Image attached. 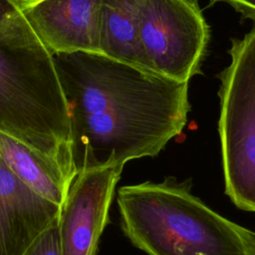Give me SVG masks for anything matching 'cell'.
<instances>
[{
  "instance_id": "6da1fadb",
  "label": "cell",
  "mask_w": 255,
  "mask_h": 255,
  "mask_svg": "<svg viewBox=\"0 0 255 255\" xmlns=\"http://www.w3.org/2000/svg\"><path fill=\"white\" fill-rule=\"evenodd\" d=\"M52 56L68 107L76 173L154 157L185 127L188 83L97 53Z\"/></svg>"
},
{
  "instance_id": "7a4b0ae2",
  "label": "cell",
  "mask_w": 255,
  "mask_h": 255,
  "mask_svg": "<svg viewBox=\"0 0 255 255\" xmlns=\"http://www.w3.org/2000/svg\"><path fill=\"white\" fill-rule=\"evenodd\" d=\"M0 131L76 174L68 107L53 56L20 0H0Z\"/></svg>"
},
{
  "instance_id": "3957f363",
  "label": "cell",
  "mask_w": 255,
  "mask_h": 255,
  "mask_svg": "<svg viewBox=\"0 0 255 255\" xmlns=\"http://www.w3.org/2000/svg\"><path fill=\"white\" fill-rule=\"evenodd\" d=\"M191 186L174 176L121 186L123 234L146 255H255V232L213 210Z\"/></svg>"
},
{
  "instance_id": "277c9868",
  "label": "cell",
  "mask_w": 255,
  "mask_h": 255,
  "mask_svg": "<svg viewBox=\"0 0 255 255\" xmlns=\"http://www.w3.org/2000/svg\"><path fill=\"white\" fill-rule=\"evenodd\" d=\"M231 63L219 75L224 190L240 210L255 212V27L231 39Z\"/></svg>"
},
{
  "instance_id": "5b68a950",
  "label": "cell",
  "mask_w": 255,
  "mask_h": 255,
  "mask_svg": "<svg viewBox=\"0 0 255 255\" xmlns=\"http://www.w3.org/2000/svg\"><path fill=\"white\" fill-rule=\"evenodd\" d=\"M209 39L198 0H139L138 42L145 69L188 83L202 74Z\"/></svg>"
},
{
  "instance_id": "8992f818",
  "label": "cell",
  "mask_w": 255,
  "mask_h": 255,
  "mask_svg": "<svg viewBox=\"0 0 255 255\" xmlns=\"http://www.w3.org/2000/svg\"><path fill=\"white\" fill-rule=\"evenodd\" d=\"M124 165L79 171L58 216L61 255H97Z\"/></svg>"
},
{
  "instance_id": "52a82bcc",
  "label": "cell",
  "mask_w": 255,
  "mask_h": 255,
  "mask_svg": "<svg viewBox=\"0 0 255 255\" xmlns=\"http://www.w3.org/2000/svg\"><path fill=\"white\" fill-rule=\"evenodd\" d=\"M20 7L52 55L100 54L101 0H20Z\"/></svg>"
},
{
  "instance_id": "ba28073f",
  "label": "cell",
  "mask_w": 255,
  "mask_h": 255,
  "mask_svg": "<svg viewBox=\"0 0 255 255\" xmlns=\"http://www.w3.org/2000/svg\"><path fill=\"white\" fill-rule=\"evenodd\" d=\"M60 207L18 178L0 156V255H23Z\"/></svg>"
},
{
  "instance_id": "9c48e42d",
  "label": "cell",
  "mask_w": 255,
  "mask_h": 255,
  "mask_svg": "<svg viewBox=\"0 0 255 255\" xmlns=\"http://www.w3.org/2000/svg\"><path fill=\"white\" fill-rule=\"evenodd\" d=\"M0 156L29 187L61 206L74 176L17 139L0 131Z\"/></svg>"
},
{
  "instance_id": "30bf717a",
  "label": "cell",
  "mask_w": 255,
  "mask_h": 255,
  "mask_svg": "<svg viewBox=\"0 0 255 255\" xmlns=\"http://www.w3.org/2000/svg\"><path fill=\"white\" fill-rule=\"evenodd\" d=\"M138 11L139 0H101L100 54L145 69L138 42Z\"/></svg>"
},
{
  "instance_id": "8fae6325",
  "label": "cell",
  "mask_w": 255,
  "mask_h": 255,
  "mask_svg": "<svg viewBox=\"0 0 255 255\" xmlns=\"http://www.w3.org/2000/svg\"><path fill=\"white\" fill-rule=\"evenodd\" d=\"M23 255H61L58 217L37 237Z\"/></svg>"
},
{
  "instance_id": "7c38bea8",
  "label": "cell",
  "mask_w": 255,
  "mask_h": 255,
  "mask_svg": "<svg viewBox=\"0 0 255 255\" xmlns=\"http://www.w3.org/2000/svg\"><path fill=\"white\" fill-rule=\"evenodd\" d=\"M216 2H225L239 12L242 19L255 21V0H209V5Z\"/></svg>"
}]
</instances>
